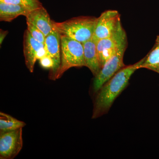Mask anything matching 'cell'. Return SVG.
I'll use <instances>...</instances> for the list:
<instances>
[{
    "mask_svg": "<svg viewBox=\"0 0 159 159\" xmlns=\"http://www.w3.org/2000/svg\"><path fill=\"white\" fill-rule=\"evenodd\" d=\"M145 60L143 57L131 65L125 66L117 72L95 95L92 119H95L107 114L117 97L128 86L132 75Z\"/></svg>",
    "mask_w": 159,
    "mask_h": 159,
    "instance_id": "obj_1",
    "label": "cell"
},
{
    "mask_svg": "<svg viewBox=\"0 0 159 159\" xmlns=\"http://www.w3.org/2000/svg\"><path fill=\"white\" fill-rule=\"evenodd\" d=\"M97 20L95 17L79 16L63 22H54V28L60 35L83 43L93 37Z\"/></svg>",
    "mask_w": 159,
    "mask_h": 159,
    "instance_id": "obj_2",
    "label": "cell"
},
{
    "mask_svg": "<svg viewBox=\"0 0 159 159\" xmlns=\"http://www.w3.org/2000/svg\"><path fill=\"white\" fill-rule=\"evenodd\" d=\"M60 36L61 64L56 80L61 78L71 68L86 66L83 43L66 36Z\"/></svg>",
    "mask_w": 159,
    "mask_h": 159,
    "instance_id": "obj_3",
    "label": "cell"
},
{
    "mask_svg": "<svg viewBox=\"0 0 159 159\" xmlns=\"http://www.w3.org/2000/svg\"><path fill=\"white\" fill-rule=\"evenodd\" d=\"M128 45L127 37L122 40L115 54L106 62L101 70L94 77L91 92L96 95L102 86L111 78L118 71L125 66L123 57Z\"/></svg>",
    "mask_w": 159,
    "mask_h": 159,
    "instance_id": "obj_4",
    "label": "cell"
},
{
    "mask_svg": "<svg viewBox=\"0 0 159 159\" xmlns=\"http://www.w3.org/2000/svg\"><path fill=\"white\" fill-rule=\"evenodd\" d=\"M121 23L120 15L117 10H108L103 11L97 18L93 39L97 42L110 37Z\"/></svg>",
    "mask_w": 159,
    "mask_h": 159,
    "instance_id": "obj_5",
    "label": "cell"
},
{
    "mask_svg": "<svg viewBox=\"0 0 159 159\" xmlns=\"http://www.w3.org/2000/svg\"><path fill=\"white\" fill-rule=\"evenodd\" d=\"M22 129L0 132V159H13L23 148Z\"/></svg>",
    "mask_w": 159,
    "mask_h": 159,
    "instance_id": "obj_6",
    "label": "cell"
},
{
    "mask_svg": "<svg viewBox=\"0 0 159 159\" xmlns=\"http://www.w3.org/2000/svg\"><path fill=\"white\" fill-rule=\"evenodd\" d=\"M126 37V32L120 23L116 30L111 36L99 40L97 42V53L102 68L106 62L115 54L120 43Z\"/></svg>",
    "mask_w": 159,
    "mask_h": 159,
    "instance_id": "obj_7",
    "label": "cell"
},
{
    "mask_svg": "<svg viewBox=\"0 0 159 159\" xmlns=\"http://www.w3.org/2000/svg\"><path fill=\"white\" fill-rule=\"evenodd\" d=\"M61 36L54 29L46 37L44 47L47 54L53 60V67L51 70L49 77L52 80H56V75L61 64Z\"/></svg>",
    "mask_w": 159,
    "mask_h": 159,
    "instance_id": "obj_8",
    "label": "cell"
},
{
    "mask_svg": "<svg viewBox=\"0 0 159 159\" xmlns=\"http://www.w3.org/2000/svg\"><path fill=\"white\" fill-rule=\"evenodd\" d=\"M26 21L34 25L47 36L54 30V22L43 6L31 10L26 16Z\"/></svg>",
    "mask_w": 159,
    "mask_h": 159,
    "instance_id": "obj_9",
    "label": "cell"
},
{
    "mask_svg": "<svg viewBox=\"0 0 159 159\" xmlns=\"http://www.w3.org/2000/svg\"><path fill=\"white\" fill-rule=\"evenodd\" d=\"M23 46L26 66L31 73H33L38 51L44 47V44L34 39L27 29L24 33Z\"/></svg>",
    "mask_w": 159,
    "mask_h": 159,
    "instance_id": "obj_10",
    "label": "cell"
},
{
    "mask_svg": "<svg viewBox=\"0 0 159 159\" xmlns=\"http://www.w3.org/2000/svg\"><path fill=\"white\" fill-rule=\"evenodd\" d=\"M97 42L93 38L83 43L86 66L89 69L94 77L102 69L97 53Z\"/></svg>",
    "mask_w": 159,
    "mask_h": 159,
    "instance_id": "obj_11",
    "label": "cell"
},
{
    "mask_svg": "<svg viewBox=\"0 0 159 159\" xmlns=\"http://www.w3.org/2000/svg\"><path fill=\"white\" fill-rule=\"evenodd\" d=\"M32 10L33 9L27 6L6 4L0 2V20L9 22L20 16L26 17Z\"/></svg>",
    "mask_w": 159,
    "mask_h": 159,
    "instance_id": "obj_12",
    "label": "cell"
},
{
    "mask_svg": "<svg viewBox=\"0 0 159 159\" xmlns=\"http://www.w3.org/2000/svg\"><path fill=\"white\" fill-rule=\"evenodd\" d=\"M150 70L159 74V35L157 36L154 45L145 57L141 69Z\"/></svg>",
    "mask_w": 159,
    "mask_h": 159,
    "instance_id": "obj_13",
    "label": "cell"
},
{
    "mask_svg": "<svg viewBox=\"0 0 159 159\" xmlns=\"http://www.w3.org/2000/svg\"><path fill=\"white\" fill-rule=\"evenodd\" d=\"M25 125V122L20 121L5 113L0 112V132L11 131L23 128Z\"/></svg>",
    "mask_w": 159,
    "mask_h": 159,
    "instance_id": "obj_14",
    "label": "cell"
},
{
    "mask_svg": "<svg viewBox=\"0 0 159 159\" xmlns=\"http://www.w3.org/2000/svg\"><path fill=\"white\" fill-rule=\"evenodd\" d=\"M27 25L28 28L27 29L30 32L31 36L38 41L44 44L46 36L43 33L42 31L31 23L27 22Z\"/></svg>",
    "mask_w": 159,
    "mask_h": 159,
    "instance_id": "obj_15",
    "label": "cell"
},
{
    "mask_svg": "<svg viewBox=\"0 0 159 159\" xmlns=\"http://www.w3.org/2000/svg\"><path fill=\"white\" fill-rule=\"evenodd\" d=\"M39 63L43 68L51 70L53 67L54 65L53 60L48 55L39 59Z\"/></svg>",
    "mask_w": 159,
    "mask_h": 159,
    "instance_id": "obj_16",
    "label": "cell"
},
{
    "mask_svg": "<svg viewBox=\"0 0 159 159\" xmlns=\"http://www.w3.org/2000/svg\"><path fill=\"white\" fill-rule=\"evenodd\" d=\"M0 2L6 4L22 5L29 7L32 9H34L28 0H0Z\"/></svg>",
    "mask_w": 159,
    "mask_h": 159,
    "instance_id": "obj_17",
    "label": "cell"
},
{
    "mask_svg": "<svg viewBox=\"0 0 159 159\" xmlns=\"http://www.w3.org/2000/svg\"><path fill=\"white\" fill-rule=\"evenodd\" d=\"M28 1L32 5L34 9L43 6L41 3L39 2V0H28Z\"/></svg>",
    "mask_w": 159,
    "mask_h": 159,
    "instance_id": "obj_18",
    "label": "cell"
},
{
    "mask_svg": "<svg viewBox=\"0 0 159 159\" xmlns=\"http://www.w3.org/2000/svg\"><path fill=\"white\" fill-rule=\"evenodd\" d=\"M7 34H8V31H4L1 29V33H0V43H1V44H2L4 39L6 37Z\"/></svg>",
    "mask_w": 159,
    "mask_h": 159,
    "instance_id": "obj_19",
    "label": "cell"
}]
</instances>
